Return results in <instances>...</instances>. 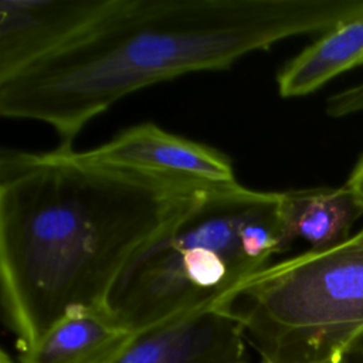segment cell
Returning a JSON list of instances; mask_svg holds the SVG:
<instances>
[{"instance_id": "6da1fadb", "label": "cell", "mask_w": 363, "mask_h": 363, "mask_svg": "<svg viewBox=\"0 0 363 363\" xmlns=\"http://www.w3.org/2000/svg\"><path fill=\"white\" fill-rule=\"evenodd\" d=\"M216 187L72 147L1 149L0 298L20 350L69 313L106 308L128 264Z\"/></svg>"}, {"instance_id": "7a4b0ae2", "label": "cell", "mask_w": 363, "mask_h": 363, "mask_svg": "<svg viewBox=\"0 0 363 363\" xmlns=\"http://www.w3.org/2000/svg\"><path fill=\"white\" fill-rule=\"evenodd\" d=\"M362 13L363 0H111L64 48L0 82V113L44 122L58 147H71L89 121L135 91L225 69Z\"/></svg>"}, {"instance_id": "3957f363", "label": "cell", "mask_w": 363, "mask_h": 363, "mask_svg": "<svg viewBox=\"0 0 363 363\" xmlns=\"http://www.w3.org/2000/svg\"><path fill=\"white\" fill-rule=\"evenodd\" d=\"M281 251V191L216 187L128 264L106 309L136 335L217 306Z\"/></svg>"}, {"instance_id": "277c9868", "label": "cell", "mask_w": 363, "mask_h": 363, "mask_svg": "<svg viewBox=\"0 0 363 363\" xmlns=\"http://www.w3.org/2000/svg\"><path fill=\"white\" fill-rule=\"evenodd\" d=\"M214 308L240 325L259 363H343L363 342V227L269 264Z\"/></svg>"}, {"instance_id": "5b68a950", "label": "cell", "mask_w": 363, "mask_h": 363, "mask_svg": "<svg viewBox=\"0 0 363 363\" xmlns=\"http://www.w3.org/2000/svg\"><path fill=\"white\" fill-rule=\"evenodd\" d=\"M86 160L210 186L238 184L233 162L216 147L170 133L152 122L81 152Z\"/></svg>"}, {"instance_id": "8992f818", "label": "cell", "mask_w": 363, "mask_h": 363, "mask_svg": "<svg viewBox=\"0 0 363 363\" xmlns=\"http://www.w3.org/2000/svg\"><path fill=\"white\" fill-rule=\"evenodd\" d=\"M109 3L111 0H1L0 82L64 48Z\"/></svg>"}, {"instance_id": "52a82bcc", "label": "cell", "mask_w": 363, "mask_h": 363, "mask_svg": "<svg viewBox=\"0 0 363 363\" xmlns=\"http://www.w3.org/2000/svg\"><path fill=\"white\" fill-rule=\"evenodd\" d=\"M112 363H252L240 325L218 308L136 333Z\"/></svg>"}, {"instance_id": "ba28073f", "label": "cell", "mask_w": 363, "mask_h": 363, "mask_svg": "<svg viewBox=\"0 0 363 363\" xmlns=\"http://www.w3.org/2000/svg\"><path fill=\"white\" fill-rule=\"evenodd\" d=\"M135 333L106 308L69 313L33 346L20 350V363H112Z\"/></svg>"}, {"instance_id": "9c48e42d", "label": "cell", "mask_w": 363, "mask_h": 363, "mask_svg": "<svg viewBox=\"0 0 363 363\" xmlns=\"http://www.w3.org/2000/svg\"><path fill=\"white\" fill-rule=\"evenodd\" d=\"M362 214L363 207L343 186L281 191L282 248L298 238L311 250L336 245L350 237Z\"/></svg>"}, {"instance_id": "30bf717a", "label": "cell", "mask_w": 363, "mask_h": 363, "mask_svg": "<svg viewBox=\"0 0 363 363\" xmlns=\"http://www.w3.org/2000/svg\"><path fill=\"white\" fill-rule=\"evenodd\" d=\"M363 64V13L325 31L277 75L282 98L305 96L336 75Z\"/></svg>"}, {"instance_id": "8fae6325", "label": "cell", "mask_w": 363, "mask_h": 363, "mask_svg": "<svg viewBox=\"0 0 363 363\" xmlns=\"http://www.w3.org/2000/svg\"><path fill=\"white\" fill-rule=\"evenodd\" d=\"M359 111H363V82L353 88L337 92L328 99L326 112L330 116L340 118Z\"/></svg>"}, {"instance_id": "7c38bea8", "label": "cell", "mask_w": 363, "mask_h": 363, "mask_svg": "<svg viewBox=\"0 0 363 363\" xmlns=\"http://www.w3.org/2000/svg\"><path fill=\"white\" fill-rule=\"evenodd\" d=\"M343 187L360 203L363 207V155L354 164L353 170L350 172L347 180L345 182Z\"/></svg>"}, {"instance_id": "4fadbf2b", "label": "cell", "mask_w": 363, "mask_h": 363, "mask_svg": "<svg viewBox=\"0 0 363 363\" xmlns=\"http://www.w3.org/2000/svg\"><path fill=\"white\" fill-rule=\"evenodd\" d=\"M0 363H20L18 359H13L6 350H1L0 353Z\"/></svg>"}]
</instances>
